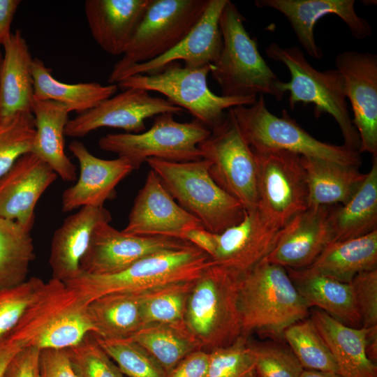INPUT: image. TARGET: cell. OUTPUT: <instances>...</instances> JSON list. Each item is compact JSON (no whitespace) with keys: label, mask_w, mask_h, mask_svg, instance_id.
I'll return each instance as SVG.
<instances>
[{"label":"cell","mask_w":377,"mask_h":377,"mask_svg":"<svg viewBox=\"0 0 377 377\" xmlns=\"http://www.w3.org/2000/svg\"><path fill=\"white\" fill-rule=\"evenodd\" d=\"M256 355L248 338L209 352L207 377H250L255 374Z\"/></svg>","instance_id":"cell-42"},{"label":"cell","mask_w":377,"mask_h":377,"mask_svg":"<svg viewBox=\"0 0 377 377\" xmlns=\"http://www.w3.org/2000/svg\"><path fill=\"white\" fill-rule=\"evenodd\" d=\"M145 290L118 292L98 297L87 304L94 332L103 339H129L143 327L142 304Z\"/></svg>","instance_id":"cell-31"},{"label":"cell","mask_w":377,"mask_h":377,"mask_svg":"<svg viewBox=\"0 0 377 377\" xmlns=\"http://www.w3.org/2000/svg\"><path fill=\"white\" fill-rule=\"evenodd\" d=\"M44 282L32 276L20 285L0 288V339L15 327Z\"/></svg>","instance_id":"cell-44"},{"label":"cell","mask_w":377,"mask_h":377,"mask_svg":"<svg viewBox=\"0 0 377 377\" xmlns=\"http://www.w3.org/2000/svg\"><path fill=\"white\" fill-rule=\"evenodd\" d=\"M129 339L147 350L166 373L190 353L202 349L184 323L148 324Z\"/></svg>","instance_id":"cell-35"},{"label":"cell","mask_w":377,"mask_h":377,"mask_svg":"<svg viewBox=\"0 0 377 377\" xmlns=\"http://www.w3.org/2000/svg\"><path fill=\"white\" fill-rule=\"evenodd\" d=\"M351 104L353 123L360 139V153L377 157V55L345 51L335 59Z\"/></svg>","instance_id":"cell-16"},{"label":"cell","mask_w":377,"mask_h":377,"mask_svg":"<svg viewBox=\"0 0 377 377\" xmlns=\"http://www.w3.org/2000/svg\"><path fill=\"white\" fill-rule=\"evenodd\" d=\"M285 269L309 308L318 307L346 325L362 327L350 283L314 273L308 269Z\"/></svg>","instance_id":"cell-29"},{"label":"cell","mask_w":377,"mask_h":377,"mask_svg":"<svg viewBox=\"0 0 377 377\" xmlns=\"http://www.w3.org/2000/svg\"><path fill=\"white\" fill-rule=\"evenodd\" d=\"M151 0H87L84 13L90 33L110 55L124 54Z\"/></svg>","instance_id":"cell-25"},{"label":"cell","mask_w":377,"mask_h":377,"mask_svg":"<svg viewBox=\"0 0 377 377\" xmlns=\"http://www.w3.org/2000/svg\"><path fill=\"white\" fill-rule=\"evenodd\" d=\"M35 138L31 152L46 163L62 180L73 182L76 167L64 151L65 127L68 121L67 108L53 101L34 99Z\"/></svg>","instance_id":"cell-27"},{"label":"cell","mask_w":377,"mask_h":377,"mask_svg":"<svg viewBox=\"0 0 377 377\" xmlns=\"http://www.w3.org/2000/svg\"><path fill=\"white\" fill-rule=\"evenodd\" d=\"M31 73L34 82V98L53 101L64 105L70 112L78 114L96 107L112 96L117 84L102 85L95 82L68 84L55 79L51 69L38 58H33Z\"/></svg>","instance_id":"cell-33"},{"label":"cell","mask_w":377,"mask_h":377,"mask_svg":"<svg viewBox=\"0 0 377 377\" xmlns=\"http://www.w3.org/2000/svg\"><path fill=\"white\" fill-rule=\"evenodd\" d=\"M2 60H3V56H2V54L0 51V68H1V63H2Z\"/></svg>","instance_id":"cell-54"},{"label":"cell","mask_w":377,"mask_h":377,"mask_svg":"<svg viewBox=\"0 0 377 377\" xmlns=\"http://www.w3.org/2000/svg\"><path fill=\"white\" fill-rule=\"evenodd\" d=\"M251 149L257 165V207L273 225L283 228L309 207L302 156L281 149Z\"/></svg>","instance_id":"cell-13"},{"label":"cell","mask_w":377,"mask_h":377,"mask_svg":"<svg viewBox=\"0 0 377 377\" xmlns=\"http://www.w3.org/2000/svg\"><path fill=\"white\" fill-rule=\"evenodd\" d=\"M354 0H256V7L269 8L283 14L306 53L318 60L323 57L314 38L316 22L327 15H334L348 26L352 36L358 40L369 37L371 28L367 20L355 10Z\"/></svg>","instance_id":"cell-20"},{"label":"cell","mask_w":377,"mask_h":377,"mask_svg":"<svg viewBox=\"0 0 377 377\" xmlns=\"http://www.w3.org/2000/svg\"><path fill=\"white\" fill-rule=\"evenodd\" d=\"M182 239L198 247L211 258L216 252V234L207 230L203 227L187 230L182 235Z\"/></svg>","instance_id":"cell-49"},{"label":"cell","mask_w":377,"mask_h":377,"mask_svg":"<svg viewBox=\"0 0 377 377\" xmlns=\"http://www.w3.org/2000/svg\"><path fill=\"white\" fill-rule=\"evenodd\" d=\"M265 53L272 60L283 64L290 73V80L282 84L285 93L289 91L290 108L294 110L298 103L312 104L316 118L329 114L339 127L343 145L359 151L360 139L350 115L341 73L337 68L316 69L297 46L283 47L273 42Z\"/></svg>","instance_id":"cell-7"},{"label":"cell","mask_w":377,"mask_h":377,"mask_svg":"<svg viewBox=\"0 0 377 377\" xmlns=\"http://www.w3.org/2000/svg\"><path fill=\"white\" fill-rule=\"evenodd\" d=\"M0 68V121L20 112H31L34 99L33 58L20 30L4 45Z\"/></svg>","instance_id":"cell-28"},{"label":"cell","mask_w":377,"mask_h":377,"mask_svg":"<svg viewBox=\"0 0 377 377\" xmlns=\"http://www.w3.org/2000/svg\"><path fill=\"white\" fill-rule=\"evenodd\" d=\"M191 244L175 237L130 235L114 228L110 222L101 223L81 258L80 272L96 276L117 273L147 256Z\"/></svg>","instance_id":"cell-14"},{"label":"cell","mask_w":377,"mask_h":377,"mask_svg":"<svg viewBox=\"0 0 377 377\" xmlns=\"http://www.w3.org/2000/svg\"><path fill=\"white\" fill-rule=\"evenodd\" d=\"M310 318L332 354L341 377H377V365L365 352L367 328L346 325L320 309L313 310Z\"/></svg>","instance_id":"cell-26"},{"label":"cell","mask_w":377,"mask_h":377,"mask_svg":"<svg viewBox=\"0 0 377 377\" xmlns=\"http://www.w3.org/2000/svg\"><path fill=\"white\" fill-rule=\"evenodd\" d=\"M210 256L193 244L147 256L126 269L107 275L80 272L66 283L87 303L105 294L144 291L197 279L210 265Z\"/></svg>","instance_id":"cell-5"},{"label":"cell","mask_w":377,"mask_h":377,"mask_svg":"<svg viewBox=\"0 0 377 377\" xmlns=\"http://www.w3.org/2000/svg\"><path fill=\"white\" fill-rule=\"evenodd\" d=\"M111 220V214L104 206L82 207L66 217L52 238L49 258L52 278L66 283L77 276L80 262L94 230Z\"/></svg>","instance_id":"cell-24"},{"label":"cell","mask_w":377,"mask_h":377,"mask_svg":"<svg viewBox=\"0 0 377 377\" xmlns=\"http://www.w3.org/2000/svg\"><path fill=\"white\" fill-rule=\"evenodd\" d=\"M172 113L156 116L151 128L139 133H109L98 140L99 147L128 160L134 170L148 158L184 162L202 158L198 145L211 133L193 119L177 121Z\"/></svg>","instance_id":"cell-11"},{"label":"cell","mask_w":377,"mask_h":377,"mask_svg":"<svg viewBox=\"0 0 377 377\" xmlns=\"http://www.w3.org/2000/svg\"><path fill=\"white\" fill-rule=\"evenodd\" d=\"M87 304L66 283L51 278L44 282L15 327L1 339L18 348L66 349L94 332Z\"/></svg>","instance_id":"cell-1"},{"label":"cell","mask_w":377,"mask_h":377,"mask_svg":"<svg viewBox=\"0 0 377 377\" xmlns=\"http://www.w3.org/2000/svg\"><path fill=\"white\" fill-rule=\"evenodd\" d=\"M367 329L365 352L369 360L377 364V325Z\"/></svg>","instance_id":"cell-51"},{"label":"cell","mask_w":377,"mask_h":377,"mask_svg":"<svg viewBox=\"0 0 377 377\" xmlns=\"http://www.w3.org/2000/svg\"><path fill=\"white\" fill-rule=\"evenodd\" d=\"M195 280L145 290L142 304L143 327L158 323H184L188 297Z\"/></svg>","instance_id":"cell-38"},{"label":"cell","mask_w":377,"mask_h":377,"mask_svg":"<svg viewBox=\"0 0 377 377\" xmlns=\"http://www.w3.org/2000/svg\"><path fill=\"white\" fill-rule=\"evenodd\" d=\"M184 111L166 98L153 96L144 89L128 88L68 120L64 133L71 138H82L105 127L139 133L145 131L147 118L163 113L181 114Z\"/></svg>","instance_id":"cell-15"},{"label":"cell","mask_w":377,"mask_h":377,"mask_svg":"<svg viewBox=\"0 0 377 377\" xmlns=\"http://www.w3.org/2000/svg\"><path fill=\"white\" fill-rule=\"evenodd\" d=\"M68 149L79 163L80 175L76 183L62 194L64 212L85 206L103 207L107 200L116 197L118 184L134 170L124 158L103 159L95 156L79 140L72 141Z\"/></svg>","instance_id":"cell-22"},{"label":"cell","mask_w":377,"mask_h":377,"mask_svg":"<svg viewBox=\"0 0 377 377\" xmlns=\"http://www.w3.org/2000/svg\"><path fill=\"white\" fill-rule=\"evenodd\" d=\"M251 345L256 355V377H301L304 369L289 346L276 342Z\"/></svg>","instance_id":"cell-43"},{"label":"cell","mask_w":377,"mask_h":377,"mask_svg":"<svg viewBox=\"0 0 377 377\" xmlns=\"http://www.w3.org/2000/svg\"><path fill=\"white\" fill-rule=\"evenodd\" d=\"M65 351L75 377H124L93 332Z\"/></svg>","instance_id":"cell-41"},{"label":"cell","mask_w":377,"mask_h":377,"mask_svg":"<svg viewBox=\"0 0 377 377\" xmlns=\"http://www.w3.org/2000/svg\"><path fill=\"white\" fill-rule=\"evenodd\" d=\"M250 377H256L255 374L252 375Z\"/></svg>","instance_id":"cell-55"},{"label":"cell","mask_w":377,"mask_h":377,"mask_svg":"<svg viewBox=\"0 0 377 377\" xmlns=\"http://www.w3.org/2000/svg\"><path fill=\"white\" fill-rule=\"evenodd\" d=\"M235 121L247 143L252 148L281 149L304 157L321 158L341 164L359 167L360 153L322 142L306 131L283 109L281 116L272 113L263 95L258 96L251 105L230 108Z\"/></svg>","instance_id":"cell-8"},{"label":"cell","mask_w":377,"mask_h":377,"mask_svg":"<svg viewBox=\"0 0 377 377\" xmlns=\"http://www.w3.org/2000/svg\"><path fill=\"white\" fill-rule=\"evenodd\" d=\"M283 339L304 369L339 374L335 360L311 318L288 327L283 332Z\"/></svg>","instance_id":"cell-37"},{"label":"cell","mask_w":377,"mask_h":377,"mask_svg":"<svg viewBox=\"0 0 377 377\" xmlns=\"http://www.w3.org/2000/svg\"><path fill=\"white\" fill-rule=\"evenodd\" d=\"M335 205L309 207L283 228L265 261L284 268L309 267L334 242L332 216Z\"/></svg>","instance_id":"cell-19"},{"label":"cell","mask_w":377,"mask_h":377,"mask_svg":"<svg viewBox=\"0 0 377 377\" xmlns=\"http://www.w3.org/2000/svg\"><path fill=\"white\" fill-rule=\"evenodd\" d=\"M20 0H0V45L8 41L12 33L10 26L16 10L20 6Z\"/></svg>","instance_id":"cell-50"},{"label":"cell","mask_w":377,"mask_h":377,"mask_svg":"<svg viewBox=\"0 0 377 377\" xmlns=\"http://www.w3.org/2000/svg\"><path fill=\"white\" fill-rule=\"evenodd\" d=\"M240 278L211 261L193 283L184 323L206 351L228 346L242 335L238 309Z\"/></svg>","instance_id":"cell-6"},{"label":"cell","mask_w":377,"mask_h":377,"mask_svg":"<svg viewBox=\"0 0 377 377\" xmlns=\"http://www.w3.org/2000/svg\"><path fill=\"white\" fill-rule=\"evenodd\" d=\"M40 350L34 347L20 349L6 364L1 377H40Z\"/></svg>","instance_id":"cell-46"},{"label":"cell","mask_w":377,"mask_h":377,"mask_svg":"<svg viewBox=\"0 0 377 377\" xmlns=\"http://www.w3.org/2000/svg\"><path fill=\"white\" fill-rule=\"evenodd\" d=\"M208 364L209 352L198 350L182 360L166 377H207Z\"/></svg>","instance_id":"cell-48"},{"label":"cell","mask_w":377,"mask_h":377,"mask_svg":"<svg viewBox=\"0 0 377 377\" xmlns=\"http://www.w3.org/2000/svg\"><path fill=\"white\" fill-rule=\"evenodd\" d=\"M305 269L350 283L357 274L377 269V230L357 238L330 243Z\"/></svg>","instance_id":"cell-32"},{"label":"cell","mask_w":377,"mask_h":377,"mask_svg":"<svg viewBox=\"0 0 377 377\" xmlns=\"http://www.w3.org/2000/svg\"><path fill=\"white\" fill-rule=\"evenodd\" d=\"M334 242L357 238L377 230V157L359 188L345 204L334 206Z\"/></svg>","instance_id":"cell-34"},{"label":"cell","mask_w":377,"mask_h":377,"mask_svg":"<svg viewBox=\"0 0 377 377\" xmlns=\"http://www.w3.org/2000/svg\"><path fill=\"white\" fill-rule=\"evenodd\" d=\"M21 348L12 346L3 339H0V377L9 360Z\"/></svg>","instance_id":"cell-52"},{"label":"cell","mask_w":377,"mask_h":377,"mask_svg":"<svg viewBox=\"0 0 377 377\" xmlns=\"http://www.w3.org/2000/svg\"><path fill=\"white\" fill-rule=\"evenodd\" d=\"M146 163L175 201L207 230L219 234L243 219L244 207L214 182L207 159L176 162L151 158Z\"/></svg>","instance_id":"cell-4"},{"label":"cell","mask_w":377,"mask_h":377,"mask_svg":"<svg viewBox=\"0 0 377 377\" xmlns=\"http://www.w3.org/2000/svg\"><path fill=\"white\" fill-rule=\"evenodd\" d=\"M246 18L228 0L219 19L222 49L209 73L225 97L257 98L269 95L281 101L283 82L260 55L258 43L247 32Z\"/></svg>","instance_id":"cell-2"},{"label":"cell","mask_w":377,"mask_h":377,"mask_svg":"<svg viewBox=\"0 0 377 377\" xmlns=\"http://www.w3.org/2000/svg\"><path fill=\"white\" fill-rule=\"evenodd\" d=\"M202 158L209 162L214 182L238 200L245 210L258 207V174L255 154L228 110L222 121L200 142Z\"/></svg>","instance_id":"cell-12"},{"label":"cell","mask_w":377,"mask_h":377,"mask_svg":"<svg viewBox=\"0 0 377 377\" xmlns=\"http://www.w3.org/2000/svg\"><path fill=\"white\" fill-rule=\"evenodd\" d=\"M309 309L282 266L263 260L240 278L238 309L245 337L258 332L283 338L285 329L304 319Z\"/></svg>","instance_id":"cell-3"},{"label":"cell","mask_w":377,"mask_h":377,"mask_svg":"<svg viewBox=\"0 0 377 377\" xmlns=\"http://www.w3.org/2000/svg\"><path fill=\"white\" fill-rule=\"evenodd\" d=\"M200 227H203L200 221L175 201L156 174L150 170L122 231L130 235L182 239L187 230Z\"/></svg>","instance_id":"cell-18"},{"label":"cell","mask_w":377,"mask_h":377,"mask_svg":"<svg viewBox=\"0 0 377 377\" xmlns=\"http://www.w3.org/2000/svg\"><path fill=\"white\" fill-rule=\"evenodd\" d=\"M211 66L190 68L173 62L156 73L131 75L117 84L122 90L136 88L158 92L175 105L187 110L211 131L222 121L226 110L251 105L258 98H232L215 94L207 84Z\"/></svg>","instance_id":"cell-9"},{"label":"cell","mask_w":377,"mask_h":377,"mask_svg":"<svg viewBox=\"0 0 377 377\" xmlns=\"http://www.w3.org/2000/svg\"><path fill=\"white\" fill-rule=\"evenodd\" d=\"M57 177L34 153L20 157L0 177V217L15 221L31 232L36 204Z\"/></svg>","instance_id":"cell-21"},{"label":"cell","mask_w":377,"mask_h":377,"mask_svg":"<svg viewBox=\"0 0 377 377\" xmlns=\"http://www.w3.org/2000/svg\"><path fill=\"white\" fill-rule=\"evenodd\" d=\"M282 229L273 225L258 207L245 210L241 222L216 234V249L211 261L242 276L269 256Z\"/></svg>","instance_id":"cell-17"},{"label":"cell","mask_w":377,"mask_h":377,"mask_svg":"<svg viewBox=\"0 0 377 377\" xmlns=\"http://www.w3.org/2000/svg\"><path fill=\"white\" fill-rule=\"evenodd\" d=\"M350 284L362 327L377 325V269L357 274Z\"/></svg>","instance_id":"cell-45"},{"label":"cell","mask_w":377,"mask_h":377,"mask_svg":"<svg viewBox=\"0 0 377 377\" xmlns=\"http://www.w3.org/2000/svg\"><path fill=\"white\" fill-rule=\"evenodd\" d=\"M209 0H151L122 58L108 82L117 84L134 65L156 59L172 50L193 28Z\"/></svg>","instance_id":"cell-10"},{"label":"cell","mask_w":377,"mask_h":377,"mask_svg":"<svg viewBox=\"0 0 377 377\" xmlns=\"http://www.w3.org/2000/svg\"><path fill=\"white\" fill-rule=\"evenodd\" d=\"M32 112H20L0 121V177L27 153L35 138Z\"/></svg>","instance_id":"cell-39"},{"label":"cell","mask_w":377,"mask_h":377,"mask_svg":"<svg viewBox=\"0 0 377 377\" xmlns=\"http://www.w3.org/2000/svg\"><path fill=\"white\" fill-rule=\"evenodd\" d=\"M308 186L309 207L343 205L366 177L358 167L302 156Z\"/></svg>","instance_id":"cell-30"},{"label":"cell","mask_w":377,"mask_h":377,"mask_svg":"<svg viewBox=\"0 0 377 377\" xmlns=\"http://www.w3.org/2000/svg\"><path fill=\"white\" fill-rule=\"evenodd\" d=\"M96 337L123 374L128 377H166V371L158 361L131 339H103Z\"/></svg>","instance_id":"cell-40"},{"label":"cell","mask_w":377,"mask_h":377,"mask_svg":"<svg viewBox=\"0 0 377 377\" xmlns=\"http://www.w3.org/2000/svg\"><path fill=\"white\" fill-rule=\"evenodd\" d=\"M228 0H209L200 19L191 31L172 50L151 61L127 69L121 80L137 74H154L165 66L183 61L184 66L197 68L215 63L222 49L219 27L221 12Z\"/></svg>","instance_id":"cell-23"},{"label":"cell","mask_w":377,"mask_h":377,"mask_svg":"<svg viewBox=\"0 0 377 377\" xmlns=\"http://www.w3.org/2000/svg\"><path fill=\"white\" fill-rule=\"evenodd\" d=\"M301 377H341L339 374L314 370L304 369Z\"/></svg>","instance_id":"cell-53"},{"label":"cell","mask_w":377,"mask_h":377,"mask_svg":"<svg viewBox=\"0 0 377 377\" xmlns=\"http://www.w3.org/2000/svg\"><path fill=\"white\" fill-rule=\"evenodd\" d=\"M40 377H75L65 349L40 350Z\"/></svg>","instance_id":"cell-47"},{"label":"cell","mask_w":377,"mask_h":377,"mask_svg":"<svg viewBox=\"0 0 377 377\" xmlns=\"http://www.w3.org/2000/svg\"><path fill=\"white\" fill-rule=\"evenodd\" d=\"M35 257L30 232L15 221L0 217V288L27 281Z\"/></svg>","instance_id":"cell-36"}]
</instances>
